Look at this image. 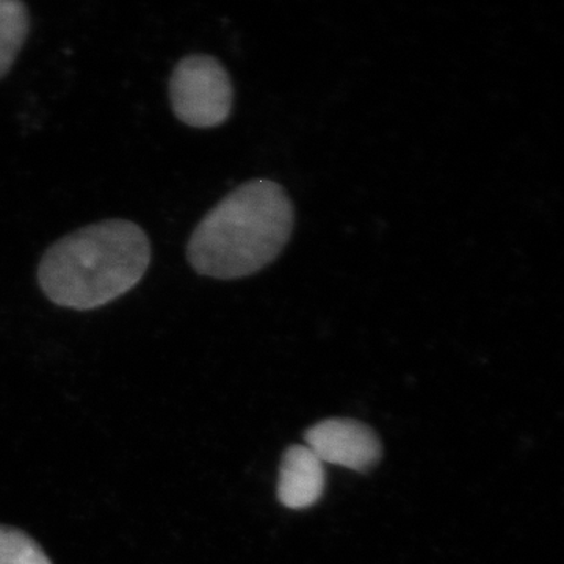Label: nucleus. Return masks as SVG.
Returning a JSON list of instances; mask_svg holds the SVG:
<instances>
[{
    "label": "nucleus",
    "instance_id": "2",
    "mask_svg": "<svg viewBox=\"0 0 564 564\" xmlns=\"http://www.w3.org/2000/svg\"><path fill=\"white\" fill-rule=\"evenodd\" d=\"M150 263V239L139 225L106 220L52 245L41 258L39 282L57 306L98 310L131 292Z\"/></svg>",
    "mask_w": 564,
    "mask_h": 564
},
{
    "label": "nucleus",
    "instance_id": "7",
    "mask_svg": "<svg viewBox=\"0 0 564 564\" xmlns=\"http://www.w3.org/2000/svg\"><path fill=\"white\" fill-rule=\"evenodd\" d=\"M0 564H52L33 538L14 527L0 525Z\"/></svg>",
    "mask_w": 564,
    "mask_h": 564
},
{
    "label": "nucleus",
    "instance_id": "4",
    "mask_svg": "<svg viewBox=\"0 0 564 564\" xmlns=\"http://www.w3.org/2000/svg\"><path fill=\"white\" fill-rule=\"evenodd\" d=\"M304 441L323 464L347 467L356 473H369L383 455L378 434L366 423L352 419H326L315 423Z\"/></svg>",
    "mask_w": 564,
    "mask_h": 564
},
{
    "label": "nucleus",
    "instance_id": "3",
    "mask_svg": "<svg viewBox=\"0 0 564 564\" xmlns=\"http://www.w3.org/2000/svg\"><path fill=\"white\" fill-rule=\"evenodd\" d=\"M169 91L173 113L191 128H217L231 115V77L210 55L193 54L182 58L173 70Z\"/></svg>",
    "mask_w": 564,
    "mask_h": 564
},
{
    "label": "nucleus",
    "instance_id": "5",
    "mask_svg": "<svg viewBox=\"0 0 564 564\" xmlns=\"http://www.w3.org/2000/svg\"><path fill=\"white\" fill-rule=\"evenodd\" d=\"M325 464L307 445H292L282 456L278 499L291 510L313 507L325 492Z\"/></svg>",
    "mask_w": 564,
    "mask_h": 564
},
{
    "label": "nucleus",
    "instance_id": "1",
    "mask_svg": "<svg viewBox=\"0 0 564 564\" xmlns=\"http://www.w3.org/2000/svg\"><path fill=\"white\" fill-rule=\"evenodd\" d=\"M293 223V204L280 184L247 182L196 226L187 245L188 262L196 273L215 280L251 276L281 254Z\"/></svg>",
    "mask_w": 564,
    "mask_h": 564
},
{
    "label": "nucleus",
    "instance_id": "6",
    "mask_svg": "<svg viewBox=\"0 0 564 564\" xmlns=\"http://www.w3.org/2000/svg\"><path fill=\"white\" fill-rule=\"evenodd\" d=\"M31 31V14L21 0H0V79L10 73Z\"/></svg>",
    "mask_w": 564,
    "mask_h": 564
}]
</instances>
